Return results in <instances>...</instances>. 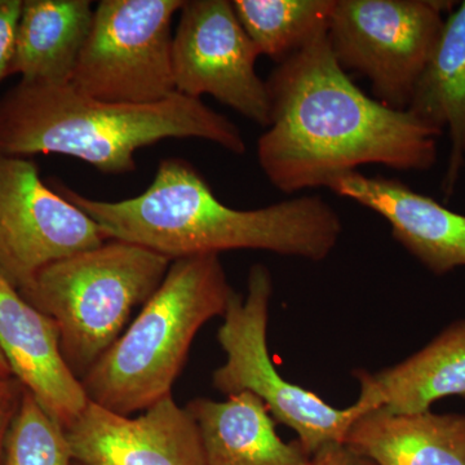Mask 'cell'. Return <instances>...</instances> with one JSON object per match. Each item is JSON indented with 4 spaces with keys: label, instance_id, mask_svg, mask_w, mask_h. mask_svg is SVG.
<instances>
[{
    "label": "cell",
    "instance_id": "obj_3",
    "mask_svg": "<svg viewBox=\"0 0 465 465\" xmlns=\"http://www.w3.org/2000/svg\"><path fill=\"white\" fill-rule=\"evenodd\" d=\"M168 139H198L244 154L235 124L200 99L174 94L150 105L106 103L72 84L20 81L0 97V155L63 154L108 174L136 170L140 149Z\"/></svg>",
    "mask_w": 465,
    "mask_h": 465
},
{
    "label": "cell",
    "instance_id": "obj_13",
    "mask_svg": "<svg viewBox=\"0 0 465 465\" xmlns=\"http://www.w3.org/2000/svg\"><path fill=\"white\" fill-rule=\"evenodd\" d=\"M0 351L12 375L64 430L87 406L82 382L60 351L56 324L0 272Z\"/></svg>",
    "mask_w": 465,
    "mask_h": 465
},
{
    "label": "cell",
    "instance_id": "obj_21",
    "mask_svg": "<svg viewBox=\"0 0 465 465\" xmlns=\"http://www.w3.org/2000/svg\"><path fill=\"white\" fill-rule=\"evenodd\" d=\"M24 0H0V84L9 76Z\"/></svg>",
    "mask_w": 465,
    "mask_h": 465
},
{
    "label": "cell",
    "instance_id": "obj_25",
    "mask_svg": "<svg viewBox=\"0 0 465 465\" xmlns=\"http://www.w3.org/2000/svg\"><path fill=\"white\" fill-rule=\"evenodd\" d=\"M74 465H79V464L74 463Z\"/></svg>",
    "mask_w": 465,
    "mask_h": 465
},
{
    "label": "cell",
    "instance_id": "obj_14",
    "mask_svg": "<svg viewBox=\"0 0 465 465\" xmlns=\"http://www.w3.org/2000/svg\"><path fill=\"white\" fill-rule=\"evenodd\" d=\"M358 402L391 414L430 411L437 401L465 400V320L450 324L430 344L400 363L379 371L354 370Z\"/></svg>",
    "mask_w": 465,
    "mask_h": 465
},
{
    "label": "cell",
    "instance_id": "obj_12",
    "mask_svg": "<svg viewBox=\"0 0 465 465\" xmlns=\"http://www.w3.org/2000/svg\"><path fill=\"white\" fill-rule=\"evenodd\" d=\"M329 189L381 216L391 237L430 273L445 275L465 266V215L394 177L356 171Z\"/></svg>",
    "mask_w": 465,
    "mask_h": 465
},
{
    "label": "cell",
    "instance_id": "obj_19",
    "mask_svg": "<svg viewBox=\"0 0 465 465\" xmlns=\"http://www.w3.org/2000/svg\"><path fill=\"white\" fill-rule=\"evenodd\" d=\"M260 56L282 63L326 32L335 0H232Z\"/></svg>",
    "mask_w": 465,
    "mask_h": 465
},
{
    "label": "cell",
    "instance_id": "obj_2",
    "mask_svg": "<svg viewBox=\"0 0 465 465\" xmlns=\"http://www.w3.org/2000/svg\"><path fill=\"white\" fill-rule=\"evenodd\" d=\"M56 192L94 219L108 240L130 242L173 262L256 250L318 262L331 255L342 234L341 216L321 195L237 210L223 203L182 158L162 159L149 188L128 200H92L61 183Z\"/></svg>",
    "mask_w": 465,
    "mask_h": 465
},
{
    "label": "cell",
    "instance_id": "obj_22",
    "mask_svg": "<svg viewBox=\"0 0 465 465\" xmlns=\"http://www.w3.org/2000/svg\"><path fill=\"white\" fill-rule=\"evenodd\" d=\"M23 393V384L15 376L0 378V461H2L5 437L12 420L17 414Z\"/></svg>",
    "mask_w": 465,
    "mask_h": 465
},
{
    "label": "cell",
    "instance_id": "obj_20",
    "mask_svg": "<svg viewBox=\"0 0 465 465\" xmlns=\"http://www.w3.org/2000/svg\"><path fill=\"white\" fill-rule=\"evenodd\" d=\"M0 465H74L65 430L25 388Z\"/></svg>",
    "mask_w": 465,
    "mask_h": 465
},
{
    "label": "cell",
    "instance_id": "obj_16",
    "mask_svg": "<svg viewBox=\"0 0 465 465\" xmlns=\"http://www.w3.org/2000/svg\"><path fill=\"white\" fill-rule=\"evenodd\" d=\"M344 445L376 465H465V414L358 416Z\"/></svg>",
    "mask_w": 465,
    "mask_h": 465
},
{
    "label": "cell",
    "instance_id": "obj_6",
    "mask_svg": "<svg viewBox=\"0 0 465 465\" xmlns=\"http://www.w3.org/2000/svg\"><path fill=\"white\" fill-rule=\"evenodd\" d=\"M272 296L271 271L262 264L251 266L246 296L232 293L217 331L226 361L213 371V384L224 396L241 391L258 396L274 420L292 430L314 458L324 449L344 445L351 424L367 409L358 401L347 409H336L313 391L282 378L269 356Z\"/></svg>",
    "mask_w": 465,
    "mask_h": 465
},
{
    "label": "cell",
    "instance_id": "obj_23",
    "mask_svg": "<svg viewBox=\"0 0 465 465\" xmlns=\"http://www.w3.org/2000/svg\"><path fill=\"white\" fill-rule=\"evenodd\" d=\"M313 465H376L361 457L345 445L331 446L322 450L313 458Z\"/></svg>",
    "mask_w": 465,
    "mask_h": 465
},
{
    "label": "cell",
    "instance_id": "obj_15",
    "mask_svg": "<svg viewBox=\"0 0 465 465\" xmlns=\"http://www.w3.org/2000/svg\"><path fill=\"white\" fill-rule=\"evenodd\" d=\"M200 430L207 465H313L298 440L278 436L268 407L251 391L186 406Z\"/></svg>",
    "mask_w": 465,
    "mask_h": 465
},
{
    "label": "cell",
    "instance_id": "obj_11",
    "mask_svg": "<svg viewBox=\"0 0 465 465\" xmlns=\"http://www.w3.org/2000/svg\"><path fill=\"white\" fill-rule=\"evenodd\" d=\"M65 433L79 465H207L198 425L173 396L134 419L88 401Z\"/></svg>",
    "mask_w": 465,
    "mask_h": 465
},
{
    "label": "cell",
    "instance_id": "obj_18",
    "mask_svg": "<svg viewBox=\"0 0 465 465\" xmlns=\"http://www.w3.org/2000/svg\"><path fill=\"white\" fill-rule=\"evenodd\" d=\"M407 110L434 130L448 131L450 153L440 186L448 200L465 164V0L446 16L432 60Z\"/></svg>",
    "mask_w": 465,
    "mask_h": 465
},
{
    "label": "cell",
    "instance_id": "obj_9",
    "mask_svg": "<svg viewBox=\"0 0 465 465\" xmlns=\"http://www.w3.org/2000/svg\"><path fill=\"white\" fill-rule=\"evenodd\" d=\"M173 34L174 90L192 99L210 94L253 124L268 127L272 104L256 73L258 48L229 0H189Z\"/></svg>",
    "mask_w": 465,
    "mask_h": 465
},
{
    "label": "cell",
    "instance_id": "obj_7",
    "mask_svg": "<svg viewBox=\"0 0 465 465\" xmlns=\"http://www.w3.org/2000/svg\"><path fill=\"white\" fill-rule=\"evenodd\" d=\"M455 5L443 0H335L327 39L339 65L365 76L375 100L407 110Z\"/></svg>",
    "mask_w": 465,
    "mask_h": 465
},
{
    "label": "cell",
    "instance_id": "obj_24",
    "mask_svg": "<svg viewBox=\"0 0 465 465\" xmlns=\"http://www.w3.org/2000/svg\"><path fill=\"white\" fill-rule=\"evenodd\" d=\"M7 376L12 375L11 369H9L7 361H5V356H3L2 351H0V378H7Z\"/></svg>",
    "mask_w": 465,
    "mask_h": 465
},
{
    "label": "cell",
    "instance_id": "obj_5",
    "mask_svg": "<svg viewBox=\"0 0 465 465\" xmlns=\"http://www.w3.org/2000/svg\"><path fill=\"white\" fill-rule=\"evenodd\" d=\"M171 262L109 240L45 266L20 293L56 324L61 354L81 381L124 333L134 309L161 286Z\"/></svg>",
    "mask_w": 465,
    "mask_h": 465
},
{
    "label": "cell",
    "instance_id": "obj_1",
    "mask_svg": "<svg viewBox=\"0 0 465 465\" xmlns=\"http://www.w3.org/2000/svg\"><path fill=\"white\" fill-rule=\"evenodd\" d=\"M271 124L256 146L259 166L286 194L327 188L361 166L427 173L442 133L367 96L336 61L326 32L278 64L266 79Z\"/></svg>",
    "mask_w": 465,
    "mask_h": 465
},
{
    "label": "cell",
    "instance_id": "obj_8",
    "mask_svg": "<svg viewBox=\"0 0 465 465\" xmlns=\"http://www.w3.org/2000/svg\"><path fill=\"white\" fill-rule=\"evenodd\" d=\"M183 0H103L70 84L100 101L161 103L177 94L173 21Z\"/></svg>",
    "mask_w": 465,
    "mask_h": 465
},
{
    "label": "cell",
    "instance_id": "obj_10",
    "mask_svg": "<svg viewBox=\"0 0 465 465\" xmlns=\"http://www.w3.org/2000/svg\"><path fill=\"white\" fill-rule=\"evenodd\" d=\"M106 241L94 219L43 183L34 162L0 155V272L18 291L45 266Z\"/></svg>",
    "mask_w": 465,
    "mask_h": 465
},
{
    "label": "cell",
    "instance_id": "obj_17",
    "mask_svg": "<svg viewBox=\"0 0 465 465\" xmlns=\"http://www.w3.org/2000/svg\"><path fill=\"white\" fill-rule=\"evenodd\" d=\"M94 12L90 0H24L9 75L29 84H70Z\"/></svg>",
    "mask_w": 465,
    "mask_h": 465
},
{
    "label": "cell",
    "instance_id": "obj_4",
    "mask_svg": "<svg viewBox=\"0 0 465 465\" xmlns=\"http://www.w3.org/2000/svg\"><path fill=\"white\" fill-rule=\"evenodd\" d=\"M232 293L219 255L173 260L139 316L81 379L88 400L128 416L173 396L195 335L224 316Z\"/></svg>",
    "mask_w": 465,
    "mask_h": 465
}]
</instances>
